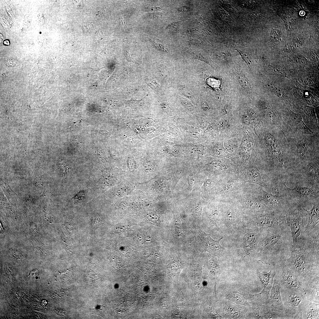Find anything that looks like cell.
<instances>
[{
	"mask_svg": "<svg viewBox=\"0 0 319 319\" xmlns=\"http://www.w3.org/2000/svg\"><path fill=\"white\" fill-rule=\"evenodd\" d=\"M302 312V319H319V304L309 302Z\"/></svg>",
	"mask_w": 319,
	"mask_h": 319,
	"instance_id": "cell-17",
	"label": "cell"
},
{
	"mask_svg": "<svg viewBox=\"0 0 319 319\" xmlns=\"http://www.w3.org/2000/svg\"><path fill=\"white\" fill-rule=\"evenodd\" d=\"M241 119L243 122L246 124L249 122L250 118L245 112L242 115Z\"/></svg>",
	"mask_w": 319,
	"mask_h": 319,
	"instance_id": "cell-29",
	"label": "cell"
},
{
	"mask_svg": "<svg viewBox=\"0 0 319 319\" xmlns=\"http://www.w3.org/2000/svg\"><path fill=\"white\" fill-rule=\"evenodd\" d=\"M290 116L294 124L301 131L307 133L314 134L313 132L305 124L302 116L299 114L292 113Z\"/></svg>",
	"mask_w": 319,
	"mask_h": 319,
	"instance_id": "cell-18",
	"label": "cell"
},
{
	"mask_svg": "<svg viewBox=\"0 0 319 319\" xmlns=\"http://www.w3.org/2000/svg\"><path fill=\"white\" fill-rule=\"evenodd\" d=\"M201 106L203 110L204 111H208L210 109V107L209 104L205 100H203L202 101Z\"/></svg>",
	"mask_w": 319,
	"mask_h": 319,
	"instance_id": "cell-27",
	"label": "cell"
},
{
	"mask_svg": "<svg viewBox=\"0 0 319 319\" xmlns=\"http://www.w3.org/2000/svg\"><path fill=\"white\" fill-rule=\"evenodd\" d=\"M73 2L77 8H82L83 6L82 2L81 1L74 0Z\"/></svg>",
	"mask_w": 319,
	"mask_h": 319,
	"instance_id": "cell-36",
	"label": "cell"
},
{
	"mask_svg": "<svg viewBox=\"0 0 319 319\" xmlns=\"http://www.w3.org/2000/svg\"><path fill=\"white\" fill-rule=\"evenodd\" d=\"M312 209L308 211L305 208L308 216V220L305 229V231L314 227L319 224V202L314 203Z\"/></svg>",
	"mask_w": 319,
	"mask_h": 319,
	"instance_id": "cell-16",
	"label": "cell"
},
{
	"mask_svg": "<svg viewBox=\"0 0 319 319\" xmlns=\"http://www.w3.org/2000/svg\"><path fill=\"white\" fill-rule=\"evenodd\" d=\"M258 307L259 318L287 319L284 311L274 307L268 302Z\"/></svg>",
	"mask_w": 319,
	"mask_h": 319,
	"instance_id": "cell-11",
	"label": "cell"
},
{
	"mask_svg": "<svg viewBox=\"0 0 319 319\" xmlns=\"http://www.w3.org/2000/svg\"><path fill=\"white\" fill-rule=\"evenodd\" d=\"M319 224L305 231L306 242L305 247L319 251Z\"/></svg>",
	"mask_w": 319,
	"mask_h": 319,
	"instance_id": "cell-14",
	"label": "cell"
},
{
	"mask_svg": "<svg viewBox=\"0 0 319 319\" xmlns=\"http://www.w3.org/2000/svg\"><path fill=\"white\" fill-rule=\"evenodd\" d=\"M270 271L267 274H263L259 271L257 272V275L264 286L263 289L261 293L267 296H269L270 292L272 286L275 275L273 267L270 266Z\"/></svg>",
	"mask_w": 319,
	"mask_h": 319,
	"instance_id": "cell-15",
	"label": "cell"
},
{
	"mask_svg": "<svg viewBox=\"0 0 319 319\" xmlns=\"http://www.w3.org/2000/svg\"><path fill=\"white\" fill-rule=\"evenodd\" d=\"M177 10L180 12H190L191 8L189 6H183L178 8Z\"/></svg>",
	"mask_w": 319,
	"mask_h": 319,
	"instance_id": "cell-28",
	"label": "cell"
},
{
	"mask_svg": "<svg viewBox=\"0 0 319 319\" xmlns=\"http://www.w3.org/2000/svg\"><path fill=\"white\" fill-rule=\"evenodd\" d=\"M304 111L305 113L308 116H311L313 115V110L310 108L307 107L306 108Z\"/></svg>",
	"mask_w": 319,
	"mask_h": 319,
	"instance_id": "cell-32",
	"label": "cell"
},
{
	"mask_svg": "<svg viewBox=\"0 0 319 319\" xmlns=\"http://www.w3.org/2000/svg\"><path fill=\"white\" fill-rule=\"evenodd\" d=\"M264 84L265 86L274 93L278 95H280L281 94V89L276 84L265 81H264Z\"/></svg>",
	"mask_w": 319,
	"mask_h": 319,
	"instance_id": "cell-22",
	"label": "cell"
},
{
	"mask_svg": "<svg viewBox=\"0 0 319 319\" xmlns=\"http://www.w3.org/2000/svg\"><path fill=\"white\" fill-rule=\"evenodd\" d=\"M239 53L242 59L247 65L251 71L252 65V58L250 54L247 51L236 49Z\"/></svg>",
	"mask_w": 319,
	"mask_h": 319,
	"instance_id": "cell-19",
	"label": "cell"
},
{
	"mask_svg": "<svg viewBox=\"0 0 319 319\" xmlns=\"http://www.w3.org/2000/svg\"><path fill=\"white\" fill-rule=\"evenodd\" d=\"M153 41L154 45L158 49L165 51H167V46L162 43L156 39L153 40Z\"/></svg>",
	"mask_w": 319,
	"mask_h": 319,
	"instance_id": "cell-23",
	"label": "cell"
},
{
	"mask_svg": "<svg viewBox=\"0 0 319 319\" xmlns=\"http://www.w3.org/2000/svg\"><path fill=\"white\" fill-rule=\"evenodd\" d=\"M296 181L305 187L319 188V157L299 165Z\"/></svg>",
	"mask_w": 319,
	"mask_h": 319,
	"instance_id": "cell-6",
	"label": "cell"
},
{
	"mask_svg": "<svg viewBox=\"0 0 319 319\" xmlns=\"http://www.w3.org/2000/svg\"><path fill=\"white\" fill-rule=\"evenodd\" d=\"M253 224L258 227L275 228L287 225L285 215L279 214L270 211L255 216Z\"/></svg>",
	"mask_w": 319,
	"mask_h": 319,
	"instance_id": "cell-10",
	"label": "cell"
},
{
	"mask_svg": "<svg viewBox=\"0 0 319 319\" xmlns=\"http://www.w3.org/2000/svg\"><path fill=\"white\" fill-rule=\"evenodd\" d=\"M281 33L280 30L277 28L272 29L270 34V39L274 44H276L279 42L281 40Z\"/></svg>",
	"mask_w": 319,
	"mask_h": 319,
	"instance_id": "cell-21",
	"label": "cell"
},
{
	"mask_svg": "<svg viewBox=\"0 0 319 319\" xmlns=\"http://www.w3.org/2000/svg\"><path fill=\"white\" fill-rule=\"evenodd\" d=\"M191 54L194 58L203 61L209 65H213L211 59L205 53L195 51L191 52Z\"/></svg>",
	"mask_w": 319,
	"mask_h": 319,
	"instance_id": "cell-20",
	"label": "cell"
},
{
	"mask_svg": "<svg viewBox=\"0 0 319 319\" xmlns=\"http://www.w3.org/2000/svg\"><path fill=\"white\" fill-rule=\"evenodd\" d=\"M304 82L305 84L310 86H313L314 85L313 81L308 78H306L304 80Z\"/></svg>",
	"mask_w": 319,
	"mask_h": 319,
	"instance_id": "cell-35",
	"label": "cell"
},
{
	"mask_svg": "<svg viewBox=\"0 0 319 319\" xmlns=\"http://www.w3.org/2000/svg\"><path fill=\"white\" fill-rule=\"evenodd\" d=\"M180 23L179 22H175L168 25L167 27V28L173 31L176 32L178 29Z\"/></svg>",
	"mask_w": 319,
	"mask_h": 319,
	"instance_id": "cell-24",
	"label": "cell"
},
{
	"mask_svg": "<svg viewBox=\"0 0 319 319\" xmlns=\"http://www.w3.org/2000/svg\"><path fill=\"white\" fill-rule=\"evenodd\" d=\"M188 180L190 187L192 188L194 184V179L192 175H189L188 177Z\"/></svg>",
	"mask_w": 319,
	"mask_h": 319,
	"instance_id": "cell-33",
	"label": "cell"
},
{
	"mask_svg": "<svg viewBox=\"0 0 319 319\" xmlns=\"http://www.w3.org/2000/svg\"><path fill=\"white\" fill-rule=\"evenodd\" d=\"M292 245V236L287 225L266 228L259 245L261 262L272 266L281 264L289 257Z\"/></svg>",
	"mask_w": 319,
	"mask_h": 319,
	"instance_id": "cell-1",
	"label": "cell"
},
{
	"mask_svg": "<svg viewBox=\"0 0 319 319\" xmlns=\"http://www.w3.org/2000/svg\"><path fill=\"white\" fill-rule=\"evenodd\" d=\"M147 218L149 221L152 222H156L158 220L157 216L152 213H149L147 215Z\"/></svg>",
	"mask_w": 319,
	"mask_h": 319,
	"instance_id": "cell-25",
	"label": "cell"
},
{
	"mask_svg": "<svg viewBox=\"0 0 319 319\" xmlns=\"http://www.w3.org/2000/svg\"><path fill=\"white\" fill-rule=\"evenodd\" d=\"M230 77L235 95L240 102L250 101L253 94L252 74L247 65L236 63L224 70Z\"/></svg>",
	"mask_w": 319,
	"mask_h": 319,
	"instance_id": "cell-3",
	"label": "cell"
},
{
	"mask_svg": "<svg viewBox=\"0 0 319 319\" xmlns=\"http://www.w3.org/2000/svg\"><path fill=\"white\" fill-rule=\"evenodd\" d=\"M279 283L274 278L268 302L274 308L282 311L285 310L280 293Z\"/></svg>",
	"mask_w": 319,
	"mask_h": 319,
	"instance_id": "cell-12",
	"label": "cell"
},
{
	"mask_svg": "<svg viewBox=\"0 0 319 319\" xmlns=\"http://www.w3.org/2000/svg\"><path fill=\"white\" fill-rule=\"evenodd\" d=\"M276 191L275 195L265 192L262 202L269 210L278 214L285 215L288 210L296 201L287 195L284 190V185Z\"/></svg>",
	"mask_w": 319,
	"mask_h": 319,
	"instance_id": "cell-7",
	"label": "cell"
},
{
	"mask_svg": "<svg viewBox=\"0 0 319 319\" xmlns=\"http://www.w3.org/2000/svg\"><path fill=\"white\" fill-rule=\"evenodd\" d=\"M280 290L287 319H302V311L309 302L305 291L281 288Z\"/></svg>",
	"mask_w": 319,
	"mask_h": 319,
	"instance_id": "cell-5",
	"label": "cell"
},
{
	"mask_svg": "<svg viewBox=\"0 0 319 319\" xmlns=\"http://www.w3.org/2000/svg\"><path fill=\"white\" fill-rule=\"evenodd\" d=\"M55 312L57 315L60 316H64L65 315L66 312V310L62 309H57L55 310Z\"/></svg>",
	"mask_w": 319,
	"mask_h": 319,
	"instance_id": "cell-34",
	"label": "cell"
},
{
	"mask_svg": "<svg viewBox=\"0 0 319 319\" xmlns=\"http://www.w3.org/2000/svg\"><path fill=\"white\" fill-rule=\"evenodd\" d=\"M271 266L275 273L274 278L279 283L281 289L304 291L308 283L304 282L284 264Z\"/></svg>",
	"mask_w": 319,
	"mask_h": 319,
	"instance_id": "cell-8",
	"label": "cell"
},
{
	"mask_svg": "<svg viewBox=\"0 0 319 319\" xmlns=\"http://www.w3.org/2000/svg\"><path fill=\"white\" fill-rule=\"evenodd\" d=\"M120 20L121 22V24H122V25L123 27H125V25H124L125 22L123 21V17H122V18L121 19H120Z\"/></svg>",
	"mask_w": 319,
	"mask_h": 319,
	"instance_id": "cell-39",
	"label": "cell"
},
{
	"mask_svg": "<svg viewBox=\"0 0 319 319\" xmlns=\"http://www.w3.org/2000/svg\"><path fill=\"white\" fill-rule=\"evenodd\" d=\"M4 44L6 45H9L10 42L8 40H5L3 41Z\"/></svg>",
	"mask_w": 319,
	"mask_h": 319,
	"instance_id": "cell-38",
	"label": "cell"
},
{
	"mask_svg": "<svg viewBox=\"0 0 319 319\" xmlns=\"http://www.w3.org/2000/svg\"><path fill=\"white\" fill-rule=\"evenodd\" d=\"M319 278L308 283L304 289L305 295L309 302L319 303Z\"/></svg>",
	"mask_w": 319,
	"mask_h": 319,
	"instance_id": "cell-13",
	"label": "cell"
},
{
	"mask_svg": "<svg viewBox=\"0 0 319 319\" xmlns=\"http://www.w3.org/2000/svg\"><path fill=\"white\" fill-rule=\"evenodd\" d=\"M285 217L292 236V249L304 247L306 242L305 229L308 219L305 209L296 202L287 211Z\"/></svg>",
	"mask_w": 319,
	"mask_h": 319,
	"instance_id": "cell-4",
	"label": "cell"
},
{
	"mask_svg": "<svg viewBox=\"0 0 319 319\" xmlns=\"http://www.w3.org/2000/svg\"><path fill=\"white\" fill-rule=\"evenodd\" d=\"M282 263L305 282L319 278V251L306 247L292 249L289 257Z\"/></svg>",
	"mask_w": 319,
	"mask_h": 319,
	"instance_id": "cell-2",
	"label": "cell"
},
{
	"mask_svg": "<svg viewBox=\"0 0 319 319\" xmlns=\"http://www.w3.org/2000/svg\"><path fill=\"white\" fill-rule=\"evenodd\" d=\"M92 28V25L89 23H86L83 24L82 29L84 32H89Z\"/></svg>",
	"mask_w": 319,
	"mask_h": 319,
	"instance_id": "cell-26",
	"label": "cell"
},
{
	"mask_svg": "<svg viewBox=\"0 0 319 319\" xmlns=\"http://www.w3.org/2000/svg\"><path fill=\"white\" fill-rule=\"evenodd\" d=\"M286 184L284 183V189L287 195L304 208L319 202V188L302 187L296 183L294 187L291 189Z\"/></svg>",
	"mask_w": 319,
	"mask_h": 319,
	"instance_id": "cell-9",
	"label": "cell"
},
{
	"mask_svg": "<svg viewBox=\"0 0 319 319\" xmlns=\"http://www.w3.org/2000/svg\"><path fill=\"white\" fill-rule=\"evenodd\" d=\"M232 183H229L227 184L225 186V189L228 190L232 188L233 185Z\"/></svg>",
	"mask_w": 319,
	"mask_h": 319,
	"instance_id": "cell-37",
	"label": "cell"
},
{
	"mask_svg": "<svg viewBox=\"0 0 319 319\" xmlns=\"http://www.w3.org/2000/svg\"><path fill=\"white\" fill-rule=\"evenodd\" d=\"M274 73L280 76L285 77L286 75V72L283 70L276 69H274Z\"/></svg>",
	"mask_w": 319,
	"mask_h": 319,
	"instance_id": "cell-30",
	"label": "cell"
},
{
	"mask_svg": "<svg viewBox=\"0 0 319 319\" xmlns=\"http://www.w3.org/2000/svg\"><path fill=\"white\" fill-rule=\"evenodd\" d=\"M6 64L8 66H13L15 65L16 62L12 58L8 59L6 62Z\"/></svg>",
	"mask_w": 319,
	"mask_h": 319,
	"instance_id": "cell-31",
	"label": "cell"
}]
</instances>
